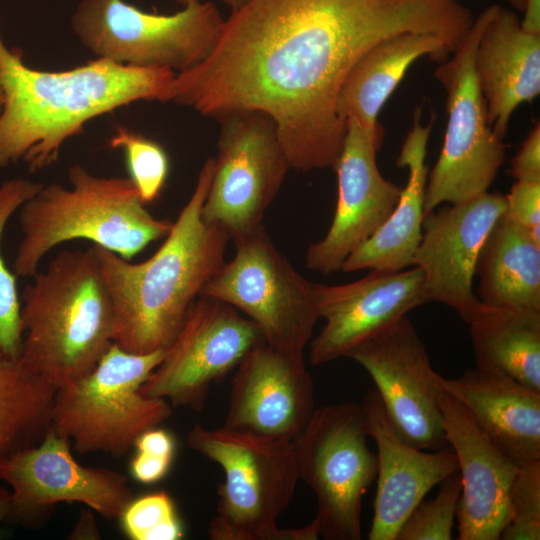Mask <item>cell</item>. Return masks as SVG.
Here are the masks:
<instances>
[{"mask_svg": "<svg viewBox=\"0 0 540 540\" xmlns=\"http://www.w3.org/2000/svg\"><path fill=\"white\" fill-rule=\"evenodd\" d=\"M473 22L461 0H247L224 19L210 53L176 73L170 101L204 116H269L291 168L333 167L346 122L340 88L381 40L431 33L454 51Z\"/></svg>", "mask_w": 540, "mask_h": 540, "instance_id": "6da1fadb", "label": "cell"}, {"mask_svg": "<svg viewBox=\"0 0 540 540\" xmlns=\"http://www.w3.org/2000/svg\"><path fill=\"white\" fill-rule=\"evenodd\" d=\"M175 72L106 58L64 71L27 66L0 34V168L19 160L30 172L53 165L63 144L92 119L137 101H170Z\"/></svg>", "mask_w": 540, "mask_h": 540, "instance_id": "7a4b0ae2", "label": "cell"}, {"mask_svg": "<svg viewBox=\"0 0 540 540\" xmlns=\"http://www.w3.org/2000/svg\"><path fill=\"white\" fill-rule=\"evenodd\" d=\"M213 173L214 159L208 158L165 241L147 260L133 263L92 245L112 302L113 342L127 352L166 350L193 302L225 262L230 238L202 215Z\"/></svg>", "mask_w": 540, "mask_h": 540, "instance_id": "3957f363", "label": "cell"}, {"mask_svg": "<svg viewBox=\"0 0 540 540\" xmlns=\"http://www.w3.org/2000/svg\"><path fill=\"white\" fill-rule=\"evenodd\" d=\"M24 288L19 360L56 390L89 373L113 342V307L94 247L65 250Z\"/></svg>", "mask_w": 540, "mask_h": 540, "instance_id": "277c9868", "label": "cell"}, {"mask_svg": "<svg viewBox=\"0 0 540 540\" xmlns=\"http://www.w3.org/2000/svg\"><path fill=\"white\" fill-rule=\"evenodd\" d=\"M68 178L69 188L43 184L20 207L16 276L31 278L42 259L67 241L89 240L131 260L169 233L173 222L151 215L130 178L96 176L78 164Z\"/></svg>", "mask_w": 540, "mask_h": 540, "instance_id": "5b68a950", "label": "cell"}, {"mask_svg": "<svg viewBox=\"0 0 540 540\" xmlns=\"http://www.w3.org/2000/svg\"><path fill=\"white\" fill-rule=\"evenodd\" d=\"M187 444L224 472L216 515L207 530L211 540L319 539L314 520L301 528L277 524L299 481L292 441L197 423L187 434Z\"/></svg>", "mask_w": 540, "mask_h": 540, "instance_id": "8992f818", "label": "cell"}, {"mask_svg": "<svg viewBox=\"0 0 540 540\" xmlns=\"http://www.w3.org/2000/svg\"><path fill=\"white\" fill-rule=\"evenodd\" d=\"M165 353L134 354L113 343L89 373L56 390L50 428L78 453L125 455L172 414L168 401L140 392Z\"/></svg>", "mask_w": 540, "mask_h": 540, "instance_id": "52a82bcc", "label": "cell"}, {"mask_svg": "<svg viewBox=\"0 0 540 540\" xmlns=\"http://www.w3.org/2000/svg\"><path fill=\"white\" fill-rule=\"evenodd\" d=\"M491 5L477 17L465 38L434 71L446 92L447 126L440 155L428 174L424 211L457 204L488 192L505 161L506 146L488 123L474 57Z\"/></svg>", "mask_w": 540, "mask_h": 540, "instance_id": "ba28073f", "label": "cell"}, {"mask_svg": "<svg viewBox=\"0 0 540 540\" xmlns=\"http://www.w3.org/2000/svg\"><path fill=\"white\" fill-rule=\"evenodd\" d=\"M234 244L233 258L222 264L200 296L234 307L257 325L271 347L304 357L320 319L315 283L294 269L264 226Z\"/></svg>", "mask_w": 540, "mask_h": 540, "instance_id": "9c48e42d", "label": "cell"}, {"mask_svg": "<svg viewBox=\"0 0 540 540\" xmlns=\"http://www.w3.org/2000/svg\"><path fill=\"white\" fill-rule=\"evenodd\" d=\"M368 437L362 405L347 402L316 408L293 441L299 480L316 497L319 538L362 539L363 497L377 476Z\"/></svg>", "mask_w": 540, "mask_h": 540, "instance_id": "30bf717a", "label": "cell"}, {"mask_svg": "<svg viewBox=\"0 0 540 540\" xmlns=\"http://www.w3.org/2000/svg\"><path fill=\"white\" fill-rule=\"evenodd\" d=\"M223 23L217 6L201 1L159 14L125 0H82L72 16L77 37L97 57L175 73L210 53Z\"/></svg>", "mask_w": 540, "mask_h": 540, "instance_id": "8fae6325", "label": "cell"}, {"mask_svg": "<svg viewBox=\"0 0 540 540\" xmlns=\"http://www.w3.org/2000/svg\"><path fill=\"white\" fill-rule=\"evenodd\" d=\"M218 120V154L202 215L234 241L263 226L291 166L266 114L235 112Z\"/></svg>", "mask_w": 540, "mask_h": 540, "instance_id": "7c38bea8", "label": "cell"}, {"mask_svg": "<svg viewBox=\"0 0 540 540\" xmlns=\"http://www.w3.org/2000/svg\"><path fill=\"white\" fill-rule=\"evenodd\" d=\"M263 342L257 325L234 307L199 296L140 392L172 407L201 410L212 384Z\"/></svg>", "mask_w": 540, "mask_h": 540, "instance_id": "4fadbf2b", "label": "cell"}, {"mask_svg": "<svg viewBox=\"0 0 540 540\" xmlns=\"http://www.w3.org/2000/svg\"><path fill=\"white\" fill-rule=\"evenodd\" d=\"M71 446L68 438L49 428L36 445L0 458V481L11 487L8 520L35 526L61 502L85 504L105 518H120L133 499L127 477L82 466Z\"/></svg>", "mask_w": 540, "mask_h": 540, "instance_id": "5bb4252c", "label": "cell"}, {"mask_svg": "<svg viewBox=\"0 0 540 540\" xmlns=\"http://www.w3.org/2000/svg\"><path fill=\"white\" fill-rule=\"evenodd\" d=\"M371 376L390 425L422 450L447 446L439 395L440 376L416 328L405 316L363 341L347 355Z\"/></svg>", "mask_w": 540, "mask_h": 540, "instance_id": "9a60e30c", "label": "cell"}, {"mask_svg": "<svg viewBox=\"0 0 540 540\" xmlns=\"http://www.w3.org/2000/svg\"><path fill=\"white\" fill-rule=\"evenodd\" d=\"M382 140L374 137L354 118L346 120V134L333 166L337 172L338 198L326 235L311 244L306 266L330 274L387 220L397 205L402 188L385 179L376 154Z\"/></svg>", "mask_w": 540, "mask_h": 540, "instance_id": "2e32d148", "label": "cell"}, {"mask_svg": "<svg viewBox=\"0 0 540 540\" xmlns=\"http://www.w3.org/2000/svg\"><path fill=\"white\" fill-rule=\"evenodd\" d=\"M506 209V196L486 192L425 214L412 265L423 273L429 302L449 306L467 322L480 302L473 292L480 252Z\"/></svg>", "mask_w": 540, "mask_h": 540, "instance_id": "e0dca14e", "label": "cell"}, {"mask_svg": "<svg viewBox=\"0 0 540 540\" xmlns=\"http://www.w3.org/2000/svg\"><path fill=\"white\" fill-rule=\"evenodd\" d=\"M315 410L314 383L304 357L263 342L236 367L223 427L293 442Z\"/></svg>", "mask_w": 540, "mask_h": 540, "instance_id": "ac0fdd59", "label": "cell"}, {"mask_svg": "<svg viewBox=\"0 0 540 540\" xmlns=\"http://www.w3.org/2000/svg\"><path fill=\"white\" fill-rule=\"evenodd\" d=\"M325 324L311 341L310 362L322 365L346 357L354 347L427 302L420 268L396 272L371 270L342 285L315 283Z\"/></svg>", "mask_w": 540, "mask_h": 540, "instance_id": "d6986e66", "label": "cell"}, {"mask_svg": "<svg viewBox=\"0 0 540 540\" xmlns=\"http://www.w3.org/2000/svg\"><path fill=\"white\" fill-rule=\"evenodd\" d=\"M445 438L461 479L456 518L459 540H498L508 516L515 464L477 424L466 407L442 388Z\"/></svg>", "mask_w": 540, "mask_h": 540, "instance_id": "ffe728a7", "label": "cell"}, {"mask_svg": "<svg viewBox=\"0 0 540 540\" xmlns=\"http://www.w3.org/2000/svg\"><path fill=\"white\" fill-rule=\"evenodd\" d=\"M361 405L367 433L377 447V491L368 538L396 540L426 494L458 470L457 458L451 447L426 452L402 440L390 425L375 388L368 389Z\"/></svg>", "mask_w": 540, "mask_h": 540, "instance_id": "44dd1931", "label": "cell"}, {"mask_svg": "<svg viewBox=\"0 0 540 540\" xmlns=\"http://www.w3.org/2000/svg\"><path fill=\"white\" fill-rule=\"evenodd\" d=\"M474 71L488 123L504 140L517 107L540 93V34L525 30L514 11L492 4L476 48Z\"/></svg>", "mask_w": 540, "mask_h": 540, "instance_id": "7402d4cb", "label": "cell"}, {"mask_svg": "<svg viewBox=\"0 0 540 540\" xmlns=\"http://www.w3.org/2000/svg\"><path fill=\"white\" fill-rule=\"evenodd\" d=\"M440 384L515 464L540 460V392L479 368Z\"/></svg>", "mask_w": 540, "mask_h": 540, "instance_id": "603a6c76", "label": "cell"}, {"mask_svg": "<svg viewBox=\"0 0 540 540\" xmlns=\"http://www.w3.org/2000/svg\"><path fill=\"white\" fill-rule=\"evenodd\" d=\"M433 120L423 125L421 108L415 110L412 129L396 161L399 167L408 170L406 186L402 188L399 201L387 220L344 261L343 272L362 269L396 272L412 265L422 238L428 177L425 159Z\"/></svg>", "mask_w": 540, "mask_h": 540, "instance_id": "cb8c5ba5", "label": "cell"}, {"mask_svg": "<svg viewBox=\"0 0 540 540\" xmlns=\"http://www.w3.org/2000/svg\"><path fill=\"white\" fill-rule=\"evenodd\" d=\"M453 54L438 36L403 32L371 47L352 67L338 97L337 113L346 122L354 118L374 137L383 141L378 115L409 67L419 58L443 62Z\"/></svg>", "mask_w": 540, "mask_h": 540, "instance_id": "d4e9b609", "label": "cell"}, {"mask_svg": "<svg viewBox=\"0 0 540 540\" xmlns=\"http://www.w3.org/2000/svg\"><path fill=\"white\" fill-rule=\"evenodd\" d=\"M466 323L476 368L503 374L540 392V309L480 301Z\"/></svg>", "mask_w": 540, "mask_h": 540, "instance_id": "484cf974", "label": "cell"}, {"mask_svg": "<svg viewBox=\"0 0 540 540\" xmlns=\"http://www.w3.org/2000/svg\"><path fill=\"white\" fill-rule=\"evenodd\" d=\"M476 274L482 303L540 309V243L506 212L482 247Z\"/></svg>", "mask_w": 540, "mask_h": 540, "instance_id": "4316f807", "label": "cell"}, {"mask_svg": "<svg viewBox=\"0 0 540 540\" xmlns=\"http://www.w3.org/2000/svg\"><path fill=\"white\" fill-rule=\"evenodd\" d=\"M55 392L19 359L0 355V458L43 439Z\"/></svg>", "mask_w": 540, "mask_h": 540, "instance_id": "83f0119b", "label": "cell"}, {"mask_svg": "<svg viewBox=\"0 0 540 540\" xmlns=\"http://www.w3.org/2000/svg\"><path fill=\"white\" fill-rule=\"evenodd\" d=\"M42 185L25 178L0 184V244L9 219ZM16 277L6 266L0 249V355L10 360L19 359L23 341Z\"/></svg>", "mask_w": 540, "mask_h": 540, "instance_id": "f1b7e54d", "label": "cell"}, {"mask_svg": "<svg viewBox=\"0 0 540 540\" xmlns=\"http://www.w3.org/2000/svg\"><path fill=\"white\" fill-rule=\"evenodd\" d=\"M112 148L122 149L130 174L145 204L153 202L162 191L169 173V160L156 141L118 127L110 139Z\"/></svg>", "mask_w": 540, "mask_h": 540, "instance_id": "f546056e", "label": "cell"}, {"mask_svg": "<svg viewBox=\"0 0 540 540\" xmlns=\"http://www.w3.org/2000/svg\"><path fill=\"white\" fill-rule=\"evenodd\" d=\"M433 499L422 500L401 526L396 540H450L461 493L458 470L446 476Z\"/></svg>", "mask_w": 540, "mask_h": 540, "instance_id": "4dcf8cb0", "label": "cell"}, {"mask_svg": "<svg viewBox=\"0 0 540 540\" xmlns=\"http://www.w3.org/2000/svg\"><path fill=\"white\" fill-rule=\"evenodd\" d=\"M502 540L540 539V460L518 465L508 497Z\"/></svg>", "mask_w": 540, "mask_h": 540, "instance_id": "1f68e13d", "label": "cell"}, {"mask_svg": "<svg viewBox=\"0 0 540 540\" xmlns=\"http://www.w3.org/2000/svg\"><path fill=\"white\" fill-rule=\"evenodd\" d=\"M120 519L123 531L132 540H178L183 537L174 503L165 491L133 498Z\"/></svg>", "mask_w": 540, "mask_h": 540, "instance_id": "d6a6232c", "label": "cell"}, {"mask_svg": "<svg viewBox=\"0 0 540 540\" xmlns=\"http://www.w3.org/2000/svg\"><path fill=\"white\" fill-rule=\"evenodd\" d=\"M137 450L130 464L135 480L151 484L161 480L168 472L175 451L172 436L158 427L142 433L136 440Z\"/></svg>", "mask_w": 540, "mask_h": 540, "instance_id": "836d02e7", "label": "cell"}, {"mask_svg": "<svg viewBox=\"0 0 540 540\" xmlns=\"http://www.w3.org/2000/svg\"><path fill=\"white\" fill-rule=\"evenodd\" d=\"M506 214L530 230L540 227V181H516L506 195Z\"/></svg>", "mask_w": 540, "mask_h": 540, "instance_id": "e575fe53", "label": "cell"}, {"mask_svg": "<svg viewBox=\"0 0 540 540\" xmlns=\"http://www.w3.org/2000/svg\"><path fill=\"white\" fill-rule=\"evenodd\" d=\"M511 175L517 181H540V125L529 132L514 157Z\"/></svg>", "mask_w": 540, "mask_h": 540, "instance_id": "d590c367", "label": "cell"}, {"mask_svg": "<svg viewBox=\"0 0 540 540\" xmlns=\"http://www.w3.org/2000/svg\"><path fill=\"white\" fill-rule=\"evenodd\" d=\"M92 511L91 509L82 510L76 525L68 537L69 539L80 540L100 538V533Z\"/></svg>", "mask_w": 540, "mask_h": 540, "instance_id": "8d00e7d4", "label": "cell"}, {"mask_svg": "<svg viewBox=\"0 0 540 540\" xmlns=\"http://www.w3.org/2000/svg\"><path fill=\"white\" fill-rule=\"evenodd\" d=\"M522 27L532 33L540 34V0H526Z\"/></svg>", "mask_w": 540, "mask_h": 540, "instance_id": "74e56055", "label": "cell"}, {"mask_svg": "<svg viewBox=\"0 0 540 540\" xmlns=\"http://www.w3.org/2000/svg\"><path fill=\"white\" fill-rule=\"evenodd\" d=\"M11 509V491L0 486V527L8 520Z\"/></svg>", "mask_w": 540, "mask_h": 540, "instance_id": "f35d334b", "label": "cell"}, {"mask_svg": "<svg viewBox=\"0 0 540 540\" xmlns=\"http://www.w3.org/2000/svg\"><path fill=\"white\" fill-rule=\"evenodd\" d=\"M173 1L181 4L184 7V6H187L189 4L199 2L201 0H173ZM220 1H222L228 7H230L231 11L240 8L243 4H245L247 2V0H220Z\"/></svg>", "mask_w": 540, "mask_h": 540, "instance_id": "ab89813d", "label": "cell"}, {"mask_svg": "<svg viewBox=\"0 0 540 540\" xmlns=\"http://www.w3.org/2000/svg\"><path fill=\"white\" fill-rule=\"evenodd\" d=\"M516 10L523 12L526 0H507Z\"/></svg>", "mask_w": 540, "mask_h": 540, "instance_id": "60d3db41", "label": "cell"}, {"mask_svg": "<svg viewBox=\"0 0 540 540\" xmlns=\"http://www.w3.org/2000/svg\"><path fill=\"white\" fill-rule=\"evenodd\" d=\"M3 103H4V94H3V90L0 84V113L2 111Z\"/></svg>", "mask_w": 540, "mask_h": 540, "instance_id": "b9f144b4", "label": "cell"}]
</instances>
